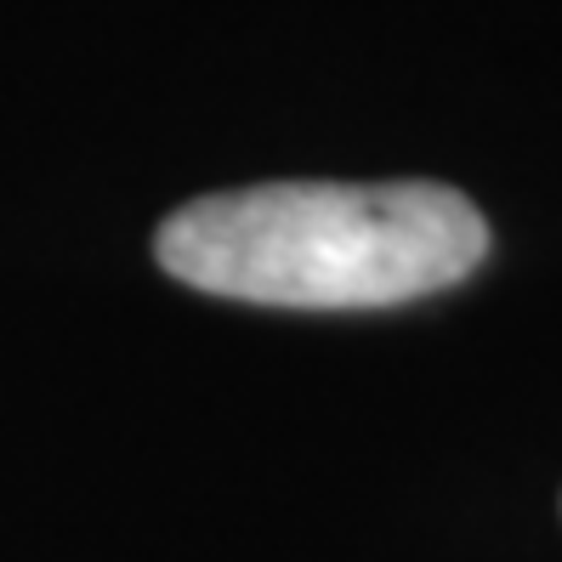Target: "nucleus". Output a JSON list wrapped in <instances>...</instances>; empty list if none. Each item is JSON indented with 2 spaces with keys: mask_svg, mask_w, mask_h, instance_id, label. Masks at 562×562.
<instances>
[{
  "mask_svg": "<svg viewBox=\"0 0 562 562\" xmlns=\"http://www.w3.org/2000/svg\"><path fill=\"white\" fill-rule=\"evenodd\" d=\"M159 268L256 307H398L488 256L483 211L443 182H261L165 216Z\"/></svg>",
  "mask_w": 562,
  "mask_h": 562,
  "instance_id": "obj_1",
  "label": "nucleus"
}]
</instances>
